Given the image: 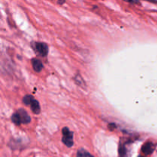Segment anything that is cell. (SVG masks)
Returning <instances> with one entry per match:
<instances>
[{"mask_svg":"<svg viewBox=\"0 0 157 157\" xmlns=\"http://www.w3.org/2000/svg\"><path fill=\"white\" fill-rule=\"evenodd\" d=\"M62 142L64 143L67 147H72L74 144L73 133H72L71 131H70V130H69L67 127H64L62 130Z\"/></svg>","mask_w":157,"mask_h":157,"instance_id":"cell-1","label":"cell"},{"mask_svg":"<svg viewBox=\"0 0 157 157\" xmlns=\"http://www.w3.org/2000/svg\"><path fill=\"white\" fill-rule=\"evenodd\" d=\"M30 106H31V108H32V112H33L34 113H35V114H38V113H40L41 108H40L39 103H38V101L34 99Z\"/></svg>","mask_w":157,"mask_h":157,"instance_id":"cell-6","label":"cell"},{"mask_svg":"<svg viewBox=\"0 0 157 157\" xmlns=\"http://www.w3.org/2000/svg\"><path fill=\"white\" fill-rule=\"evenodd\" d=\"M18 113V114L20 115V117H21V123H22V124H29V123L30 122L31 118L25 110H23V109H19Z\"/></svg>","mask_w":157,"mask_h":157,"instance_id":"cell-3","label":"cell"},{"mask_svg":"<svg viewBox=\"0 0 157 157\" xmlns=\"http://www.w3.org/2000/svg\"><path fill=\"white\" fill-rule=\"evenodd\" d=\"M35 49L41 56H46L48 53V47L45 43L36 42L35 45Z\"/></svg>","mask_w":157,"mask_h":157,"instance_id":"cell-2","label":"cell"},{"mask_svg":"<svg viewBox=\"0 0 157 157\" xmlns=\"http://www.w3.org/2000/svg\"><path fill=\"white\" fill-rule=\"evenodd\" d=\"M12 122L14 123L16 125H20L21 124V117H20V115L18 114V113H15L12 116Z\"/></svg>","mask_w":157,"mask_h":157,"instance_id":"cell-7","label":"cell"},{"mask_svg":"<svg viewBox=\"0 0 157 157\" xmlns=\"http://www.w3.org/2000/svg\"><path fill=\"white\" fill-rule=\"evenodd\" d=\"M154 149H155V147L152 143H147V144H144V147H143L142 151L143 153H145V154L149 155V154H151V153H153Z\"/></svg>","mask_w":157,"mask_h":157,"instance_id":"cell-4","label":"cell"},{"mask_svg":"<svg viewBox=\"0 0 157 157\" xmlns=\"http://www.w3.org/2000/svg\"><path fill=\"white\" fill-rule=\"evenodd\" d=\"M140 157H142V156H140Z\"/></svg>","mask_w":157,"mask_h":157,"instance_id":"cell-12","label":"cell"},{"mask_svg":"<svg viewBox=\"0 0 157 157\" xmlns=\"http://www.w3.org/2000/svg\"><path fill=\"white\" fill-rule=\"evenodd\" d=\"M34 98L33 97L31 96V95H25V96L23 98V103H24L25 105H31L32 102L33 101Z\"/></svg>","mask_w":157,"mask_h":157,"instance_id":"cell-9","label":"cell"},{"mask_svg":"<svg viewBox=\"0 0 157 157\" xmlns=\"http://www.w3.org/2000/svg\"><path fill=\"white\" fill-rule=\"evenodd\" d=\"M77 157H94L92 156L90 153H88L86 150H83V149H81L78 151V153H77Z\"/></svg>","mask_w":157,"mask_h":157,"instance_id":"cell-8","label":"cell"},{"mask_svg":"<svg viewBox=\"0 0 157 157\" xmlns=\"http://www.w3.org/2000/svg\"><path fill=\"white\" fill-rule=\"evenodd\" d=\"M32 66H33L34 70L36 72H40L43 68V64L38 59H33L32 61Z\"/></svg>","mask_w":157,"mask_h":157,"instance_id":"cell-5","label":"cell"},{"mask_svg":"<svg viewBox=\"0 0 157 157\" xmlns=\"http://www.w3.org/2000/svg\"><path fill=\"white\" fill-rule=\"evenodd\" d=\"M58 2H59L60 3H63L64 2V0H58Z\"/></svg>","mask_w":157,"mask_h":157,"instance_id":"cell-11","label":"cell"},{"mask_svg":"<svg viewBox=\"0 0 157 157\" xmlns=\"http://www.w3.org/2000/svg\"><path fill=\"white\" fill-rule=\"evenodd\" d=\"M120 155L121 157H127V150H126L124 146H122L121 147V150H120Z\"/></svg>","mask_w":157,"mask_h":157,"instance_id":"cell-10","label":"cell"}]
</instances>
